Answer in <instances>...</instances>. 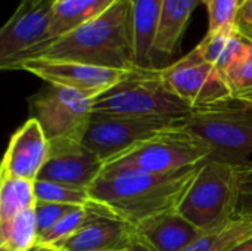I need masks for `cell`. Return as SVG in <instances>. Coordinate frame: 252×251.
<instances>
[{
  "label": "cell",
  "instance_id": "cell-23",
  "mask_svg": "<svg viewBox=\"0 0 252 251\" xmlns=\"http://www.w3.org/2000/svg\"><path fill=\"white\" fill-rule=\"evenodd\" d=\"M34 192L37 201L41 203H56V204L78 207V209L94 207L89 189L86 188H77V186L37 179L34 182Z\"/></svg>",
  "mask_w": 252,
  "mask_h": 251
},
{
  "label": "cell",
  "instance_id": "cell-24",
  "mask_svg": "<svg viewBox=\"0 0 252 251\" xmlns=\"http://www.w3.org/2000/svg\"><path fill=\"white\" fill-rule=\"evenodd\" d=\"M224 78L236 104L252 107V40L245 53L224 72Z\"/></svg>",
  "mask_w": 252,
  "mask_h": 251
},
{
  "label": "cell",
  "instance_id": "cell-12",
  "mask_svg": "<svg viewBox=\"0 0 252 251\" xmlns=\"http://www.w3.org/2000/svg\"><path fill=\"white\" fill-rule=\"evenodd\" d=\"M102 170L103 161L83 142H55L37 179L89 189Z\"/></svg>",
  "mask_w": 252,
  "mask_h": 251
},
{
  "label": "cell",
  "instance_id": "cell-25",
  "mask_svg": "<svg viewBox=\"0 0 252 251\" xmlns=\"http://www.w3.org/2000/svg\"><path fill=\"white\" fill-rule=\"evenodd\" d=\"M97 213V207H86L77 209L61 219L55 226L47 229L46 232L38 235L37 244L40 246H56L61 241L74 235L78 229H81L94 215Z\"/></svg>",
  "mask_w": 252,
  "mask_h": 251
},
{
  "label": "cell",
  "instance_id": "cell-19",
  "mask_svg": "<svg viewBox=\"0 0 252 251\" xmlns=\"http://www.w3.org/2000/svg\"><path fill=\"white\" fill-rule=\"evenodd\" d=\"M115 1L117 0H58L47 40L59 37L81 24L97 18Z\"/></svg>",
  "mask_w": 252,
  "mask_h": 251
},
{
  "label": "cell",
  "instance_id": "cell-14",
  "mask_svg": "<svg viewBox=\"0 0 252 251\" xmlns=\"http://www.w3.org/2000/svg\"><path fill=\"white\" fill-rule=\"evenodd\" d=\"M139 246L136 228L100 209L74 235L56 246L59 251H133Z\"/></svg>",
  "mask_w": 252,
  "mask_h": 251
},
{
  "label": "cell",
  "instance_id": "cell-34",
  "mask_svg": "<svg viewBox=\"0 0 252 251\" xmlns=\"http://www.w3.org/2000/svg\"><path fill=\"white\" fill-rule=\"evenodd\" d=\"M242 1H244V0H241V3H242Z\"/></svg>",
  "mask_w": 252,
  "mask_h": 251
},
{
  "label": "cell",
  "instance_id": "cell-16",
  "mask_svg": "<svg viewBox=\"0 0 252 251\" xmlns=\"http://www.w3.org/2000/svg\"><path fill=\"white\" fill-rule=\"evenodd\" d=\"M196 3L198 0H164L154 43L155 61L176 55Z\"/></svg>",
  "mask_w": 252,
  "mask_h": 251
},
{
  "label": "cell",
  "instance_id": "cell-2",
  "mask_svg": "<svg viewBox=\"0 0 252 251\" xmlns=\"http://www.w3.org/2000/svg\"><path fill=\"white\" fill-rule=\"evenodd\" d=\"M201 166L174 173L102 170L89 194L97 209L136 226L158 215L177 212Z\"/></svg>",
  "mask_w": 252,
  "mask_h": 251
},
{
  "label": "cell",
  "instance_id": "cell-31",
  "mask_svg": "<svg viewBox=\"0 0 252 251\" xmlns=\"http://www.w3.org/2000/svg\"><path fill=\"white\" fill-rule=\"evenodd\" d=\"M30 251H59L56 247H52V246H40L37 244L34 249H31Z\"/></svg>",
  "mask_w": 252,
  "mask_h": 251
},
{
  "label": "cell",
  "instance_id": "cell-28",
  "mask_svg": "<svg viewBox=\"0 0 252 251\" xmlns=\"http://www.w3.org/2000/svg\"><path fill=\"white\" fill-rule=\"evenodd\" d=\"M235 217L252 219V161L239 164V197Z\"/></svg>",
  "mask_w": 252,
  "mask_h": 251
},
{
  "label": "cell",
  "instance_id": "cell-27",
  "mask_svg": "<svg viewBox=\"0 0 252 251\" xmlns=\"http://www.w3.org/2000/svg\"><path fill=\"white\" fill-rule=\"evenodd\" d=\"M78 207L65 206V204H56V203H41L37 201L34 207L35 213V222H37V231L38 235L55 226L61 219H63L71 212L77 210Z\"/></svg>",
  "mask_w": 252,
  "mask_h": 251
},
{
  "label": "cell",
  "instance_id": "cell-5",
  "mask_svg": "<svg viewBox=\"0 0 252 251\" xmlns=\"http://www.w3.org/2000/svg\"><path fill=\"white\" fill-rule=\"evenodd\" d=\"M239 197V164L208 158L179 206V213L202 232L235 219Z\"/></svg>",
  "mask_w": 252,
  "mask_h": 251
},
{
  "label": "cell",
  "instance_id": "cell-9",
  "mask_svg": "<svg viewBox=\"0 0 252 251\" xmlns=\"http://www.w3.org/2000/svg\"><path fill=\"white\" fill-rule=\"evenodd\" d=\"M182 121L185 120L93 115L83 138V145L94 152L105 166L139 142Z\"/></svg>",
  "mask_w": 252,
  "mask_h": 251
},
{
  "label": "cell",
  "instance_id": "cell-30",
  "mask_svg": "<svg viewBox=\"0 0 252 251\" xmlns=\"http://www.w3.org/2000/svg\"><path fill=\"white\" fill-rule=\"evenodd\" d=\"M232 251H252V238L248 240V241H245L244 244L238 246L236 249H233Z\"/></svg>",
  "mask_w": 252,
  "mask_h": 251
},
{
  "label": "cell",
  "instance_id": "cell-17",
  "mask_svg": "<svg viewBox=\"0 0 252 251\" xmlns=\"http://www.w3.org/2000/svg\"><path fill=\"white\" fill-rule=\"evenodd\" d=\"M134 33L136 65L139 68H157L154 43L159 24L164 0H130Z\"/></svg>",
  "mask_w": 252,
  "mask_h": 251
},
{
  "label": "cell",
  "instance_id": "cell-4",
  "mask_svg": "<svg viewBox=\"0 0 252 251\" xmlns=\"http://www.w3.org/2000/svg\"><path fill=\"white\" fill-rule=\"evenodd\" d=\"M210 157V145L182 121L117 155L103 166V170L174 173L199 166Z\"/></svg>",
  "mask_w": 252,
  "mask_h": 251
},
{
  "label": "cell",
  "instance_id": "cell-33",
  "mask_svg": "<svg viewBox=\"0 0 252 251\" xmlns=\"http://www.w3.org/2000/svg\"><path fill=\"white\" fill-rule=\"evenodd\" d=\"M34 1H35V0H21L19 4H21V6H25V4H31V3H34Z\"/></svg>",
  "mask_w": 252,
  "mask_h": 251
},
{
  "label": "cell",
  "instance_id": "cell-1",
  "mask_svg": "<svg viewBox=\"0 0 252 251\" xmlns=\"http://www.w3.org/2000/svg\"><path fill=\"white\" fill-rule=\"evenodd\" d=\"M30 59L69 61L114 70L139 68L130 0H117L97 18L31 47L3 70L10 71L15 64Z\"/></svg>",
  "mask_w": 252,
  "mask_h": 251
},
{
  "label": "cell",
  "instance_id": "cell-22",
  "mask_svg": "<svg viewBox=\"0 0 252 251\" xmlns=\"http://www.w3.org/2000/svg\"><path fill=\"white\" fill-rule=\"evenodd\" d=\"M37 204L34 182L19 178H0V222L34 209Z\"/></svg>",
  "mask_w": 252,
  "mask_h": 251
},
{
  "label": "cell",
  "instance_id": "cell-21",
  "mask_svg": "<svg viewBox=\"0 0 252 251\" xmlns=\"http://www.w3.org/2000/svg\"><path fill=\"white\" fill-rule=\"evenodd\" d=\"M38 231L34 209L24 210L0 222V249L7 251H30L37 246Z\"/></svg>",
  "mask_w": 252,
  "mask_h": 251
},
{
  "label": "cell",
  "instance_id": "cell-20",
  "mask_svg": "<svg viewBox=\"0 0 252 251\" xmlns=\"http://www.w3.org/2000/svg\"><path fill=\"white\" fill-rule=\"evenodd\" d=\"M252 238V219L235 217L230 222L202 232L183 251H232Z\"/></svg>",
  "mask_w": 252,
  "mask_h": 251
},
{
  "label": "cell",
  "instance_id": "cell-26",
  "mask_svg": "<svg viewBox=\"0 0 252 251\" xmlns=\"http://www.w3.org/2000/svg\"><path fill=\"white\" fill-rule=\"evenodd\" d=\"M208 10V31L236 27L241 0H204Z\"/></svg>",
  "mask_w": 252,
  "mask_h": 251
},
{
  "label": "cell",
  "instance_id": "cell-29",
  "mask_svg": "<svg viewBox=\"0 0 252 251\" xmlns=\"http://www.w3.org/2000/svg\"><path fill=\"white\" fill-rule=\"evenodd\" d=\"M236 28L244 37L252 40V0H244L241 3L236 16Z\"/></svg>",
  "mask_w": 252,
  "mask_h": 251
},
{
  "label": "cell",
  "instance_id": "cell-10",
  "mask_svg": "<svg viewBox=\"0 0 252 251\" xmlns=\"http://www.w3.org/2000/svg\"><path fill=\"white\" fill-rule=\"evenodd\" d=\"M10 71H25L41 78L46 84L68 87L96 99L124 80L133 70H114L69 61L30 59L15 64Z\"/></svg>",
  "mask_w": 252,
  "mask_h": 251
},
{
  "label": "cell",
  "instance_id": "cell-32",
  "mask_svg": "<svg viewBox=\"0 0 252 251\" xmlns=\"http://www.w3.org/2000/svg\"><path fill=\"white\" fill-rule=\"evenodd\" d=\"M133 251H151V250H148L145 246H142V244H139V246H136L134 249H133Z\"/></svg>",
  "mask_w": 252,
  "mask_h": 251
},
{
  "label": "cell",
  "instance_id": "cell-6",
  "mask_svg": "<svg viewBox=\"0 0 252 251\" xmlns=\"http://www.w3.org/2000/svg\"><path fill=\"white\" fill-rule=\"evenodd\" d=\"M158 75L193 112L236 104L223 72L204 59L196 47L176 62L159 67Z\"/></svg>",
  "mask_w": 252,
  "mask_h": 251
},
{
  "label": "cell",
  "instance_id": "cell-35",
  "mask_svg": "<svg viewBox=\"0 0 252 251\" xmlns=\"http://www.w3.org/2000/svg\"><path fill=\"white\" fill-rule=\"evenodd\" d=\"M202 1H204V0H202Z\"/></svg>",
  "mask_w": 252,
  "mask_h": 251
},
{
  "label": "cell",
  "instance_id": "cell-11",
  "mask_svg": "<svg viewBox=\"0 0 252 251\" xmlns=\"http://www.w3.org/2000/svg\"><path fill=\"white\" fill-rule=\"evenodd\" d=\"M58 0H35L18 4L15 13L0 30V68L15 61L24 52L46 41Z\"/></svg>",
  "mask_w": 252,
  "mask_h": 251
},
{
  "label": "cell",
  "instance_id": "cell-13",
  "mask_svg": "<svg viewBox=\"0 0 252 251\" xmlns=\"http://www.w3.org/2000/svg\"><path fill=\"white\" fill-rule=\"evenodd\" d=\"M50 152V142L40 123L30 117L9 139L0 178H19L35 182Z\"/></svg>",
  "mask_w": 252,
  "mask_h": 251
},
{
  "label": "cell",
  "instance_id": "cell-8",
  "mask_svg": "<svg viewBox=\"0 0 252 251\" xmlns=\"http://www.w3.org/2000/svg\"><path fill=\"white\" fill-rule=\"evenodd\" d=\"M30 117L35 118L50 143L83 142L93 117V99L68 87L46 84L28 99Z\"/></svg>",
  "mask_w": 252,
  "mask_h": 251
},
{
  "label": "cell",
  "instance_id": "cell-7",
  "mask_svg": "<svg viewBox=\"0 0 252 251\" xmlns=\"http://www.w3.org/2000/svg\"><path fill=\"white\" fill-rule=\"evenodd\" d=\"M185 124L211 148V157L229 163H245L252 154V107H227L195 111Z\"/></svg>",
  "mask_w": 252,
  "mask_h": 251
},
{
  "label": "cell",
  "instance_id": "cell-18",
  "mask_svg": "<svg viewBox=\"0 0 252 251\" xmlns=\"http://www.w3.org/2000/svg\"><path fill=\"white\" fill-rule=\"evenodd\" d=\"M247 47L248 38L236 27L208 31L196 46L202 58L221 71L223 75L245 53Z\"/></svg>",
  "mask_w": 252,
  "mask_h": 251
},
{
  "label": "cell",
  "instance_id": "cell-3",
  "mask_svg": "<svg viewBox=\"0 0 252 251\" xmlns=\"http://www.w3.org/2000/svg\"><path fill=\"white\" fill-rule=\"evenodd\" d=\"M192 112L165 87L158 68H134L124 80L93 99V115L185 120Z\"/></svg>",
  "mask_w": 252,
  "mask_h": 251
},
{
  "label": "cell",
  "instance_id": "cell-15",
  "mask_svg": "<svg viewBox=\"0 0 252 251\" xmlns=\"http://www.w3.org/2000/svg\"><path fill=\"white\" fill-rule=\"evenodd\" d=\"M134 228L139 244L151 251H183L202 235V231L179 212L158 215Z\"/></svg>",
  "mask_w": 252,
  "mask_h": 251
}]
</instances>
